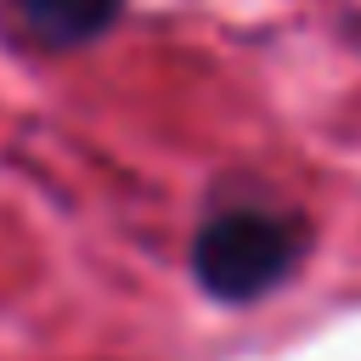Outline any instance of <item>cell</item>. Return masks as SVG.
Here are the masks:
<instances>
[{
    "label": "cell",
    "mask_w": 361,
    "mask_h": 361,
    "mask_svg": "<svg viewBox=\"0 0 361 361\" xmlns=\"http://www.w3.org/2000/svg\"><path fill=\"white\" fill-rule=\"evenodd\" d=\"M118 6H124V0H6L11 23H17L28 39L51 45V51L90 45L96 34H107V28H113Z\"/></svg>",
    "instance_id": "7a4b0ae2"
},
{
    "label": "cell",
    "mask_w": 361,
    "mask_h": 361,
    "mask_svg": "<svg viewBox=\"0 0 361 361\" xmlns=\"http://www.w3.org/2000/svg\"><path fill=\"white\" fill-rule=\"evenodd\" d=\"M305 243H310V231L299 214L265 209V203H231L203 220V231L192 243V276L214 299L248 305L299 265Z\"/></svg>",
    "instance_id": "6da1fadb"
}]
</instances>
